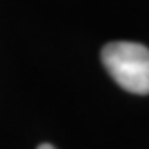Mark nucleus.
Masks as SVG:
<instances>
[{"label":"nucleus","instance_id":"f257e3e1","mask_svg":"<svg viewBox=\"0 0 149 149\" xmlns=\"http://www.w3.org/2000/svg\"><path fill=\"white\" fill-rule=\"evenodd\" d=\"M104 68L126 92L149 93V49L133 41H111L101 52Z\"/></svg>","mask_w":149,"mask_h":149},{"label":"nucleus","instance_id":"f03ea898","mask_svg":"<svg viewBox=\"0 0 149 149\" xmlns=\"http://www.w3.org/2000/svg\"><path fill=\"white\" fill-rule=\"evenodd\" d=\"M38 149H56V147H52L50 144H41V146H38Z\"/></svg>","mask_w":149,"mask_h":149}]
</instances>
